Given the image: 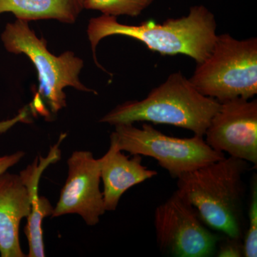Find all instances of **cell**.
Listing matches in <instances>:
<instances>
[{
  "mask_svg": "<svg viewBox=\"0 0 257 257\" xmlns=\"http://www.w3.org/2000/svg\"><path fill=\"white\" fill-rule=\"evenodd\" d=\"M215 17L204 5L191 7L187 16L167 19L162 23L152 20L138 25L119 23L116 17L102 15L91 19L87 27L94 61L96 48L102 39L119 35L135 39L149 50L162 55H184L200 63L210 54L216 37Z\"/></svg>",
  "mask_w": 257,
  "mask_h": 257,
  "instance_id": "1",
  "label": "cell"
},
{
  "mask_svg": "<svg viewBox=\"0 0 257 257\" xmlns=\"http://www.w3.org/2000/svg\"><path fill=\"white\" fill-rule=\"evenodd\" d=\"M251 164L233 157L211 162L177 178V190L203 221L224 236L242 239L245 220L243 176Z\"/></svg>",
  "mask_w": 257,
  "mask_h": 257,
  "instance_id": "2",
  "label": "cell"
},
{
  "mask_svg": "<svg viewBox=\"0 0 257 257\" xmlns=\"http://www.w3.org/2000/svg\"><path fill=\"white\" fill-rule=\"evenodd\" d=\"M220 104L198 92L179 71L170 74L145 99L116 106L102 116L99 122L114 126L138 121L170 124L204 138L211 118Z\"/></svg>",
  "mask_w": 257,
  "mask_h": 257,
  "instance_id": "3",
  "label": "cell"
},
{
  "mask_svg": "<svg viewBox=\"0 0 257 257\" xmlns=\"http://www.w3.org/2000/svg\"><path fill=\"white\" fill-rule=\"evenodd\" d=\"M28 23L17 19L15 23L7 24L1 40L8 52L24 54L37 69L39 86L34 100L35 108L46 104L51 112H58L67 106L64 92L67 87L97 94L79 80V73L84 67L82 59L70 51L59 57L52 55L47 49L46 40L39 38Z\"/></svg>",
  "mask_w": 257,
  "mask_h": 257,
  "instance_id": "4",
  "label": "cell"
},
{
  "mask_svg": "<svg viewBox=\"0 0 257 257\" xmlns=\"http://www.w3.org/2000/svg\"><path fill=\"white\" fill-rule=\"evenodd\" d=\"M203 95L224 102L251 99L257 94V39L239 40L229 34L217 35L210 54L190 79Z\"/></svg>",
  "mask_w": 257,
  "mask_h": 257,
  "instance_id": "5",
  "label": "cell"
},
{
  "mask_svg": "<svg viewBox=\"0 0 257 257\" xmlns=\"http://www.w3.org/2000/svg\"><path fill=\"white\" fill-rule=\"evenodd\" d=\"M114 126L110 140L119 150L132 155L155 159L174 179L225 157L224 153L211 149L203 137L174 138L161 133L148 122L144 123L142 128L134 124Z\"/></svg>",
  "mask_w": 257,
  "mask_h": 257,
  "instance_id": "6",
  "label": "cell"
},
{
  "mask_svg": "<svg viewBox=\"0 0 257 257\" xmlns=\"http://www.w3.org/2000/svg\"><path fill=\"white\" fill-rule=\"evenodd\" d=\"M155 234L161 252L175 257L216 254L219 235L208 229L195 207L176 190L155 211Z\"/></svg>",
  "mask_w": 257,
  "mask_h": 257,
  "instance_id": "7",
  "label": "cell"
},
{
  "mask_svg": "<svg viewBox=\"0 0 257 257\" xmlns=\"http://www.w3.org/2000/svg\"><path fill=\"white\" fill-rule=\"evenodd\" d=\"M220 104L206 130V143L256 167V99L236 98Z\"/></svg>",
  "mask_w": 257,
  "mask_h": 257,
  "instance_id": "8",
  "label": "cell"
},
{
  "mask_svg": "<svg viewBox=\"0 0 257 257\" xmlns=\"http://www.w3.org/2000/svg\"><path fill=\"white\" fill-rule=\"evenodd\" d=\"M68 175L52 217L77 214L95 226L106 212L100 190L101 159L89 151H74L67 160Z\"/></svg>",
  "mask_w": 257,
  "mask_h": 257,
  "instance_id": "9",
  "label": "cell"
},
{
  "mask_svg": "<svg viewBox=\"0 0 257 257\" xmlns=\"http://www.w3.org/2000/svg\"><path fill=\"white\" fill-rule=\"evenodd\" d=\"M31 208V194L20 174L0 175V256L25 257L20 241V226Z\"/></svg>",
  "mask_w": 257,
  "mask_h": 257,
  "instance_id": "10",
  "label": "cell"
},
{
  "mask_svg": "<svg viewBox=\"0 0 257 257\" xmlns=\"http://www.w3.org/2000/svg\"><path fill=\"white\" fill-rule=\"evenodd\" d=\"M143 156H126L116 144L110 140V146L101 157L100 175L103 182V198L106 211L116 209L120 199L132 187L156 177L158 173L143 165Z\"/></svg>",
  "mask_w": 257,
  "mask_h": 257,
  "instance_id": "11",
  "label": "cell"
},
{
  "mask_svg": "<svg viewBox=\"0 0 257 257\" xmlns=\"http://www.w3.org/2000/svg\"><path fill=\"white\" fill-rule=\"evenodd\" d=\"M60 150L54 147L47 158H41L40 162L35 159L32 165L20 173L31 194V208L25 228L28 241V257L45 256L42 223L45 218L52 216L54 207L47 198L39 195L38 185L42 172L49 165L60 159Z\"/></svg>",
  "mask_w": 257,
  "mask_h": 257,
  "instance_id": "12",
  "label": "cell"
},
{
  "mask_svg": "<svg viewBox=\"0 0 257 257\" xmlns=\"http://www.w3.org/2000/svg\"><path fill=\"white\" fill-rule=\"evenodd\" d=\"M83 8V0H0V15L13 13L18 20H56L73 24Z\"/></svg>",
  "mask_w": 257,
  "mask_h": 257,
  "instance_id": "13",
  "label": "cell"
},
{
  "mask_svg": "<svg viewBox=\"0 0 257 257\" xmlns=\"http://www.w3.org/2000/svg\"><path fill=\"white\" fill-rule=\"evenodd\" d=\"M155 0H83L84 9L98 10L102 15L138 17Z\"/></svg>",
  "mask_w": 257,
  "mask_h": 257,
  "instance_id": "14",
  "label": "cell"
},
{
  "mask_svg": "<svg viewBox=\"0 0 257 257\" xmlns=\"http://www.w3.org/2000/svg\"><path fill=\"white\" fill-rule=\"evenodd\" d=\"M248 207V228L243 239V256H257V178L253 176Z\"/></svg>",
  "mask_w": 257,
  "mask_h": 257,
  "instance_id": "15",
  "label": "cell"
},
{
  "mask_svg": "<svg viewBox=\"0 0 257 257\" xmlns=\"http://www.w3.org/2000/svg\"><path fill=\"white\" fill-rule=\"evenodd\" d=\"M242 239H236L224 236L218 243L216 256L219 257L243 256Z\"/></svg>",
  "mask_w": 257,
  "mask_h": 257,
  "instance_id": "16",
  "label": "cell"
},
{
  "mask_svg": "<svg viewBox=\"0 0 257 257\" xmlns=\"http://www.w3.org/2000/svg\"><path fill=\"white\" fill-rule=\"evenodd\" d=\"M25 156V152L23 151H18L11 155L0 156V175L18 165Z\"/></svg>",
  "mask_w": 257,
  "mask_h": 257,
  "instance_id": "17",
  "label": "cell"
}]
</instances>
